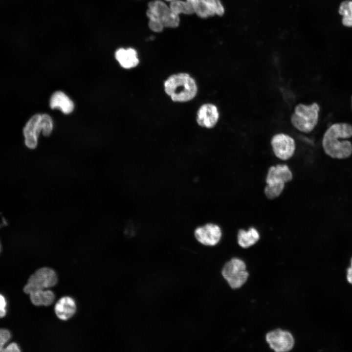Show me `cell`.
I'll return each mask as SVG.
<instances>
[{
	"label": "cell",
	"mask_w": 352,
	"mask_h": 352,
	"mask_svg": "<svg viewBox=\"0 0 352 352\" xmlns=\"http://www.w3.org/2000/svg\"><path fill=\"white\" fill-rule=\"evenodd\" d=\"M20 348L16 343H11L4 348L3 352H19Z\"/></svg>",
	"instance_id": "d4e9b609"
},
{
	"label": "cell",
	"mask_w": 352,
	"mask_h": 352,
	"mask_svg": "<svg viewBox=\"0 0 352 352\" xmlns=\"http://www.w3.org/2000/svg\"><path fill=\"white\" fill-rule=\"evenodd\" d=\"M260 239V234L254 227H249L247 230L240 229L237 234V242L239 246L247 249L255 245Z\"/></svg>",
	"instance_id": "9a60e30c"
},
{
	"label": "cell",
	"mask_w": 352,
	"mask_h": 352,
	"mask_svg": "<svg viewBox=\"0 0 352 352\" xmlns=\"http://www.w3.org/2000/svg\"><path fill=\"white\" fill-rule=\"evenodd\" d=\"M146 14L149 20L159 21L164 27L176 28L179 24V15L173 12L169 5L161 0L150 2Z\"/></svg>",
	"instance_id": "8992f818"
},
{
	"label": "cell",
	"mask_w": 352,
	"mask_h": 352,
	"mask_svg": "<svg viewBox=\"0 0 352 352\" xmlns=\"http://www.w3.org/2000/svg\"><path fill=\"white\" fill-rule=\"evenodd\" d=\"M193 236L195 241L205 247H214L219 244L223 237L220 226L214 222H207L197 227Z\"/></svg>",
	"instance_id": "ba28073f"
},
{
	"label": "cell",
	"mask_w": 352,
	"mask_h": 352,
	"mask_svg": "<svg viewBox=\"0 0 352 352\" xmlns=\"http://www.w3.org/2000/svg\"><path fill=\"white\" fill-rule=\"evenodd\" d=\"M285 187V183H266L264 188V193L268 199H274L282 194Z\"/></svg>",
	"instance_id": "ffe728a7"
},
{
	"label": "cell",
	"mask_w": 352,
	"mask_h": 352,
	"mask_svg": "<svg viewBox=\"0 0 352 352\" xmlns=\"http://www.w3.org/2000/svg\"><path fill=\"white\" fill-rule=\"evenodd\" d=\"M352 136V125L336 123L325 132L322 146L325 154L337 160L348 159L352 155V143L347 139Z\"/></svg>",
	"instance_id": "6da1fadb"
},
{
	"label": "cell",
	"mask_w": 352,
	"mask_h": 352,
	"mask_svg": "<svg viewBox=\"0 0 352 352\" xmlns=\"http://www.w3.org/2000/svg\"><path fill=\"white\" fill-rule=\"evenodd\" d=\"M265 340L269 348L275 352H288L293 349L295 340L288 330L276 329L267 332Z\"/></svg>",
	"instance_id": "9c48e42d"
},
{
	"label": "cell",
	"mask_w": 352,
	"mask_h": 352,
	"mask_svg": "<svg viewBox=\"0 0 352 352\" xmlns=\"http://www.w3.org/2000/svg\"><path fill=\"white\" fill-rule=\"evenodd\" d=\"M50 106L52 109H59L65 114L70 113L74 110L73 101L63 92L58 91L51 97Z\"/></svg>",
	"instance_id": "e0dca14e"
},
{
	"label": "cell",
	"mask_w": 352,
	"mask_h": 352,
	"mask_svg": "<svg viewBox=\"0 0 352 352\" xmlns=\"http://www.w3.org/2000/svg\"><path fill=\"white\" fill-rule=\"evenodd\" d=\"M148 25L149 28L154 32H160L164 27L162 22L154 20H149Z\"/></svg>",
	"instance_id": "603a6c76"
},
{
	"label": "cell",
	"mask_w": 352,
	"mask_h": 352,
	"mask_svg": "<svg viewBox=\"0 0 352 352\" xmlns=\"http://www.w3.org/2000/svg\"></svg>",
	"instance_id": "83f0119b"
},
{
	"label": "cell",
	"mask_w": 352,
	"mask_h": 352,
	"mask_svg": "<svg viewBox=\"0 0 352 352\" xmlns=\"http://www.w3.org/2000/svg\"><path fill=\"white\" fill-rule=\"evenodd\" d=\"M339 13L342 16V23L347 27H352V0L343 1L339 7Z\"/></svg>",
	"instance_id": "44dd1931"
},
{
	"label": "cell",
	"mask_w": 352,
	"mask_h": 352,
	"mask_svg": "<svg viewBox=\"0 0 352 352\" xmlns=\"http://www.w3.org/2000/svg\"><path fill=\"white\" fill-rule=\"evenodd\" d=\"M320 109L319 105L316 102L310 105L298 104L290 117L291 124L300 132H311L317 124Z\"/></svg>",
	"instance_id": "3957f363"
},
{
	"label": "cell",
	"mask_w": 352,
	"mask_h": 352,
	"mask_svg": "<svg viewBox=\"0 0 352 352\" xmlns=\"http://www.w3.org/2000/svg\"><path fill=\"white\" fill-rule=\"evenodd\" d=\"M53 129L51 118L47 114H36L26 123L23 129L25 145L29 149H35L41 132L44 135L49 136Z\"/></svg>",
	"instance_id": "277c9868"
},
{
	"label": "cell",
	"mask_w": 352,
	"mask_h": 352,
	"mask_svg": "<svg viewBox=\"0 0 352 352\" xmlns=\"http://www.w3.org/2000/svg\"><path fill=\"white\" fill-rule=\"evenodd\" d=\"M245 263L242 259L232 257L226 261L221 269V275L232 289L242 287L247 281L249 273Z\"/></svg>",
	"instance_id": "5b68a950"
},
{
	"label": "cell",
	"mask_w": 352,
	"mask_h": 352,
	"mask_svg": "<svg viewBox=\"0 0 352 352\" xmlns=\"http://www.w3.org/2000/svg\"><path fill=\"white\" fill-rule=\"evenodd\" d=\"M115 57L120 66L126 69L134 67L139 63L137 53L132 48H120L115 52Z\"/></svg>",
	"instance_id": "2e32d148"
},
{
	"label": "cell",
	"mask_w": 352,
	"mask_h": 352,
	"mask_svg": "<svg viewBox=\"0 0 352 352\" xmlns=\"http://www.w3.org/2000/svg\"></svg>",
	"instance_id": "f1b7e54d"
},
{
	"label": "cell",
	"mask_w": 352,
	"mask_h": 352,
	"mask_svg": "<svg viewBox=\"0 0 352 352\" xmlns=\"http://www.w3.org/2000/svg\"><path fill=\"white\" fill-rule=\"evenodd\" d=\"M346 280L351 285H352V257L350 259L349 266L346 269Z\"/></svg>",
	"instance_id": "484cf974"
},
{
	"label": "cell",
	"mask_w": 352,
	"mask_h": 352,
	"mask_svg": "<svg viewBox=\"0 0 352 352\" xmlns=\"http://www.w3.org/2000/svg\"><path fill=\"white\" fill-rule=\"evenodd\" d=\"M219 117L220 114L217 106L212 103H205L198 109L196 121L199 126L211 129L216 125Z\"/></svg>",
	"instance_id": "8fae6325"
},
{
	"label": "cell",
	"mask_w": 352,
	"mask_h": 352,
	"mask_svg": "<svg viewBox=\"0 0 352 352\" xmlns=\"http://www.w3.org/2000/svg\"><path fill=\"white\" fill-rule=\"evenodd\" d=\"M31 303L36 306H49L54 302V293L49 289H42L29 294Z\"/></svg>",
	"instance_id": "ac0fdd59"
},
{
	"label": "cell",
	"mask_w": 352,
	"mask_h": 352,
	"mask_svg": "<svg viewBox=\"0 0 352 352\" xmlns=\"http://www.w3.org/2000/svg\"><path fill=\"white\" fill-rule=\"evenodd\" d=\"M270 144L275 156L284 161L292 157L296 150L294 139L284 133L274 135L271 139Z\"/></svg>",
	"instance_id": "30bf717a"
},
{
	"label": "cell",
	"mask_w": 352,
	"mask_h": 352,
	"mask_svg": "<svg viewBox=\"0 0 352 352\" xmlns=\"http://www.w3.org/2000/svg\"><path fill=\"white\" fill-rule=\"evenodd\" d=\"M170 8L176 15L180 14L191 15L195 13V6L190 1L185 0H174L170 2Z\"/></svg>",
	"instance_id": "d6986e66"
},
{
	"label": "cell",
	"mask_w": 352,
	"mask_h": 352,
	"mask_svg": "<svg viewBox=\"0 0 352 352\" xmlns=\"http://www.w3.org/2000/svg\"><path fill=\"white\" fill-rule=\"evenodd\" d=\"M77 310L76 302L69 296L61 297L55 304L54 312L56 316L63 321H66L74 316Z\"/></svg>",
	"instance_id": "5bb4252c"
},
{
	"label": "cell",
	"mask_w": 352,
	"mask_h": 352,
	"mask_svg": "<svg viewBox=\"0 0 352 352\" xmlns=\"http://www.w3.org/2000/svg\"><path fill=\"white\" fill-rule=\"evenodd\" d=\"M293 178V173L289 166L286 164H277L268 168L265 178V184L269 183H288Z\"/></svg>",
	"instance_id": "7c38bea8"
},
{
	"label": "cell",
	"mask_w": 352,
	"mask_h": 352,
	"mask_svg": "<svg viewBox=\"0 0 352 352\" xmlns=\"http://www.w3.org/2000/svg\"><path fill=\"white\" fill-rule=\"evenodd\" d=\"M10 331L5 329H0V352H3L4 346L11 338Z\"/></svg>",
	"instance_id": "7402d4cb"
},
{
	"label": "cell",
	"mask_w": 352,
	"mask_h": 352,
	"mask_svg": "<svg viewBox=\"0 0 352 352\" xmlns=\"http://www.w3.org/2000/svg\"><path fill=\"white\" fill-rule=\"evenodd\" d=\"M6 306L5 299L3 295L0 294V318L4 317L6 315Z\"/></svg>",
	"instance_id": "cb8c5ba5"
},
{
	"label": "cell",
	"mask_w": 352,
	"mask_h": 352,
	"mask_svg": "<svg viewBox=\"0 0 352 352\" xmlns=\"http://www.w3.org/2000/svg\"><path fill=\"white\" fill-rule=\"evenodd\" d=\"M57 273L53 269L43 267L37 270L28 279L23 287V291L30 293L55 286L58 283Z\"/></svg>",
	"instance_id": "52a82bcc"
},
{
	"label": "cell",
	"mask_w": 352,
	"mask_h": 352,
	"mask_svg": "<svg viewBox=\"0 0 352 352\" xmlns=\"http://www.w3.org/2000/svg\"><path fill=\"white\" fill-rule=\"evenodd\" d=\"M166 0V1H167L171 2V1H173V0Z\"/></svg>",
	"instance_id": "4316f807"
},
{
	"label": "cell",
	"mask_w": 352,
	"mask_h": 352,
	"mask_svg": "<svg viewBox=\"0 0 352 352\" xmlns=\"http://www.w3.org/2000/svg\"><path fill=\"white\" fill-rule=\"evenodd\" d=\"M165 93L176 102L192 100L198 92L195 80L190 74L181 72L170 75L164 83Z\"/></svg>",
	"instance_id": "7a4b0ae2"
},
{
	"label": "cell",
	"mask_w": 352,
	"mask_h": 352,
	"mask_svg": "<svg viewBox=\"0 0 352 352\" xmlns=\"http://www.w3.org/2000/svg\"><path fill=\"white\" fill-rule=\"evenodd\" d=\"M224 7L220 0H198L195 13L201 18L218 15L222 16Z\"/></svg>",
	"instance_id": "4fadbf2b"
}]
</instances>
